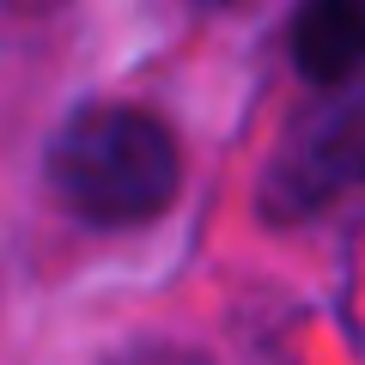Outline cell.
<instances>
[{"mask_svg": "<svg viewBox=\"0 0 365 365\" xmlns=\"http://www.w3.org/2000/svg\"><path fill=\"white\" fill-rule=\"evenodd\" d=\"M25 6H49V0H25Z\"/></svg>", "mask_w": 365, "mask_h": 365, "instance_id": "6", "label": "cell"}, {"mask_svg": "<svg viewBox=\"0 0 365 365\" xmlns=\"http://www.w3.org/2000/svg\"><path fill=\"white\" fill-rule=\"evenodd\" d=\"M287 49L311 86H353L365 73V0H299Z\"/></svg>", "mask_w": 365, "mask_h": 365, "instance_id": "3", "label": "cell"}, {"mask_svg": "<svg viewBox=\"0 0 365 365\" xmlns=\"http://www.w3.org/2000/svg\"><path fill=\"white\" fill-rule=\"evenodd\" d=\"M365 182V86L341 91L335 104L304 110L274 146L262 170V213L268 220H317L347 189Z\"/></svg>", "mask_w": 365, "mask_h": 365, "instance_id": "2", "label": "cell"}, {"mask_svg": "<svg viewBox=\"0 0 365 365\" xmlns=\"http://www.w3.org/2000/svg\"><path fill=\"white\" fill-rule=\"evenodd\" d=\"M49 189L79 225H153L182 189V146L140 104H79L49 140Z\"/></svg>", "mask_w": 365, "mask_h": 365, "instance_id": "1", "label": "cell"}, {"mask_svg": "<svg viewBox=\"0 0 365 365\" xmlns=\"http://www.w3.org/2000/svg\"><path fill=\"white\" fill-rule=\"evenodd\" d=\"M104 365H207L195 347H177V341H134V347L110 353Z\"/></svg>", "mask_w": 365, "mask_h": 365, "instance_id": "4", "label": "cell"}, {"mask_svg": "<svg viewBox=\"0 0 365 365\" xmlns=\"http://www.w3.org/2000/svg\"><path fill=\"white\" fill-rule=\"evenodd\" d=\"M201 6H237V0H201Z\"/></svg>", "mask_w": 365, "mask_h": 365, "instance_id": "5", "label": "cell"}]
</instances>
